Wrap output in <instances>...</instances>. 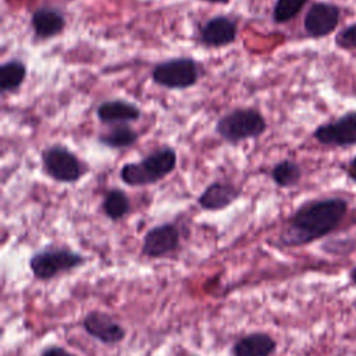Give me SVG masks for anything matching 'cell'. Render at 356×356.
I'll return each instance as SVG.
<instances>
[{"label":"cell","mask_w":356,"mask_h":356,"mask_svg":"<svg viewBox=\"0 0 356 356\" xmlns=\"http://www.w3.org/2000/svg\"><path fill=\"white\" fill-rule=\"evenodd\" d=\"M65 15L57 7L43 6L31 15V26L36 39L47 40L58 36L65 29Z\"/></svg>","instance_id":"13"},{"label":"cell","mask_w":356,"mask_h":356,"mask_svg":"<svg viewBox=\"0 0 356 356\" xmlns=\"http://www.w3.org/2000/svg\"><path fill=\"white\" fill-rule=\"evenodd\" d=\"M40 356H76V355L61 346H49L40 353Z\"/></svg>","instance_id":"22"},{"label":"cell","mask_w":356,"mask_h":356,"mask_svg":"<svg viewBox=\"0 0 356 356\" xmlns=\"http://www.w3.org/2000/svg\"><path fill=\"white\" fill-rule=\"evenodd\" d=\"M349 281L352 285L356 286V264L352 267V270L349 271Z\"/></svg>","instance_id":"24"},{"label":"cell","mask_w":356,"mask_h":356,"mask_svg":"<svg viewBox=\"0 0 356 356\" xmlns=\"http://www.w3.org/2000/svg\"><path fill=\"white\" fill-rule=\"evenodd\" d=\"M139 140V134L129 124H114L97 135V142L110 149H128Z\"/></svg>","instance_id":"16"},{"label":"cell","mask_w":356,"mask_h":356,"mask_svg":"<svg viewBox=\"0 0 356 356\" xmlns=\"http://www.w3.org/2000/svg\"><path fill=\"white\" fill-rule=\"evenodd\" d=\"M216 134L229 145L254 139L267 131L264 115L253 107H236L216 122Z\"/></svg>","instance_id":"3"},{"label":"cell","mask_w":356,"mask_h":356,"mask_svg":"<svg viewBox=\"0 0 356 356\" xmlns=\"http://www.w3.org/2000/svg\"><path fill=\"white\" fill-rule=\"evenodd\" d=\"M309 3V0H275L273 6V21L285 24L292 21Z\"/></svg>","instance_id":"20"},{"label":"cell","mask_w":356,"mask_h":356,"mask_svg":"<svg viewBox=\"0 0 356 356\" xmlns=\"http://www.w3.org/2000/svg\"><path fill=\"white\" fill-rule=\"evenodd\" d=\"M202 76V65L193 57H171L157 63L152 70V79L165 89H188Z\"/></svg>","instance_id":"6"},{"label":"cell","mask_w":356,"mask_h":356,"mask_svg":"<svg viewBox=\"0 0 356 356\" xmlns=\"http://www.w3.org/2000/svg\"><path fill=\"white\" fill-rule=\"evenodd\" d=\"M349 203L341 196L303 202L284 222L278 242L285 248L310 245L335 232L348 216Z\"/></svg>","instance_id":"1"},{"label":"cell","mask_w":356,"mask_h":356,"mask_svg":"<svg viewBox=\"0 0 356 356\" xmlns=\"http://www.w3.org/2000/svg\"><path fill=\"white\" fill-rule=\"evenodd\" d=\"M181 246V231L174 222L152 227L143 236L140 253L149 259H161L175 253Z\"/></svg>","instance_id":"9"},{"label":"cell","mask_w":356,"mask_h":356,"mask_svg":"<svg viewBox=\"0 0 356 356\" xmlns=\"http://www.w3.org/2000/svg\"><path fill=\"white\" fill-rule=\"evenodd\" d=\"M102 211L111 221L122 220L131 211V200L127 192L118 188L108 189L102 202Z\"/></svg>","instance_id":"18"},{"label":"cell","mask_w":356,"mask_h":356,"mask_svg":"<svg viewBox=\"0 0 356 356\" xmlns=\"http://www.w3.org/2000/svg\"><path fill=\"white\" fill-rule=\"evenodd\" d=\"M85 332L106 345L120 343L125 338V328L118 324L110 314L93 310L82 320Z\"/></svg>","instance_id":"11"},{"label":"cell","mask_w":356,"mask_h":356,"mask_svg":"<svg viewBox=\"0 0 356 356\" xmlns=\"http://www.w3.org/2000/svg\"><path fill=\"white\" fill-rule=\"evenodd\" d=\"M346 175L350 181L356 182V154L348 161V165H346Z\"/></svg>","instance_id":"23"},{"label":"cell","mask_w":356,"mask_h":356,"mask_svg":"<svg viewBox=\"0 0 356 356\" xmlns=\"http://www.w3.org/2000/svg\"><path fill=\"white\" fill-rule=\"evenodd\" d=\"M302 174L303 172L300 165L291 159H284L278 161L270 171V177L274 184L284 189L296 186L302 179Z\"/></svg>","instance_id":"19"},{"label":"cell","mask_w":356,"mask_h":356,"mask_svg":"<svg viewBox=\"0 0 356 356\" xmlns=\"http://www.w3.org/2000/svg\"><path fill=\"white\" fill-rule=\"evenodd\" d=\"M277 350V341L263 331L241 337L232 345V356H271Z\"/></svg>","instance_id":"15"},{"label":"cell","mask_w":356,"mask_h":356,"mask_svg":"<svg viewBox=\"0 0 356 356\" xmlns=\"http://www.w3.org/2000/svg\"><path fill=\"white\" fill-rule=\"evenodd\" d=\"M26 64L19 58H10L0 65L1 95L17 92L26 79Z\"/></svg>","instance_id":"17"},{"label":"cell","mask_w":356,"mask_h":356,"mask_svg":"<svg viewBox=\"0 0 356 356\" xmlns=\"http://www.w3.org/2000/svg\"><path fill=\"white\" fill-rule=\"evenodd\" d=\"M40 161L43 172L51 179L63 184H74L82 179L88 171V164L81 160L70 147L51 145L42 150Z\"/></svg>","instance_id":"4"},{"label":"cell","mask_w":356,"mask_h":356,"mask_svg":"<svg viewBox=\"0 0 356 356\" xmlns=\"http://www.w3.org/2000/svg\"><path fill=\"white\" fill-rule=\"evenodd\" d=\"M238 38V22L228 15H214L199 28V42L209 49L232 44Z\"/></svg>","instance_id":"10"},{"label":"cell","mask_w":356,"mask_h":356,"mask_svg":"<svg viewBox=\"0 0 356 356\" xmlns=\"http://www.w3.org/2000/svg\"><path fill=\"white\" fill-rule=\"evenodd\" d=\"M86 261L85 256L70 248L49 246L35 252L29 259V270L39 281H50L54 277L68 273Z\"/></svg>","instance_id":"5"},{"label":"cell","mask_w":356,"mask_h":356,"mask_svg":"<svg viewBox=\"0 0 356 356\" xmlns=\"http://www.w3.org/2000/svg\"><path fill=\"white\" fill-rule=\"evenodd\" d=\"M334 43L341 50L355 51L356 50V22L349 24L343 29H341L335 35Z\"/></svg>","instance_id":"21"},{"label":"cell","mask_w":356,"mask_h":356,"mask_svg":"<svg viewBox=\"0 0 356 356\" xmlns=\"http://www.w3.org/2000/svg\"><path fill=\"white\" fill-rule=\"evenodd\" d=\"M96 117L102 124L106 125L129 124L140 120L142 110L132 102L124 99H111L102 102L96 107Z\"/></svg>","instance_id":"14"},{"label":"cell","mask_w":356,"mask_h":356,"mask_svg":"<svg viewBox=\"0 0 356 356\" xmlns=\"http://www.w3.org/2000/svg\"><path fill=\"white\" fill-rule=\"evenodd\" d=\"M202 1H206V3H213V4H227V3H229L231 0H202Z\"/></svg>","instance_id":"25"},{"label":"cell","mask_w":356,"mask_h":356,"mask_svg":"<svg viewBox=\"0 0 356 356\" xmlns=\"http://www.w3.org/2000/svg\"><path fill=\"white\" fill-rule=\"evenodd\" d=\"M177 160L171 146L157 147L136 163H125L120 168V179L128 186L153 185L175 170Z\"/></svg>","instance_id":"2"},{"label":"cell","mask_w":356,"mask_h":356,"mask_svg":"<svg viewBox=\"0 0 356 356\" xmlns=\"http://www.w3.org/2000/svg\"><path fill=\"white\" fill-rule=\"evenodd\" d=\"M242 193V189L228 181H213L197 197L200 209L207 211H220L231 206Z\"/></svg>","instance_id":"12"},{"label":"cell","mask_w":356,"mask_h":356,"mask_svg":"<svg viewBox=\"0 0 356 356\" xmlns=\"http://www.w3.org/2000/svg\"><path fill=\"white\" fill-rule=\"evenodd\" d=\"M341 7L331 1H314L303 18V31L312 39H323L331 35L339 25Z\"/></svg>","instance_id":"8"},{"label":"cell","mask_w":356,"mask_h":356,"mask_svg":"<svg viewBox=\"0 0 356 356\" xmlns=\"http://www.w3.org/2000/svg\"><path fill=\"white\" fill-rule=\"evenodd\" d=\"M313 138L323 146H356V110H349L335 120L320 124L313 131Z\"/></svg>","instance_id":"7"}]
</instances>
